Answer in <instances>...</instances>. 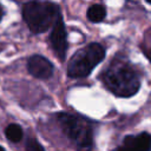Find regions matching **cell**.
Listing matches in <instances>:
<instances>
[{
  "label": "cell",
  "instance_id": "obj_8",
  "mask_svg": "<svg viewBox=\"0 0 151 151\" xmlns=\"http://www.w3.org/2000/svg\"><path fill=\"white\" fill-rule=\"evenodd\" d=\"M106 15V9L103 5L94 4L87 8L86 17L91 22H100Z\"/></svg>",
  "mask_w": 151,
  "mask_h": 151
},
{
  "label": "cell",
  "instance_id": "obj_9",
  "mask_svg": "<svg viewBox=\"0 0 151 151\" xmlns=\"http://www.w3.org/2000/svg\"><path fill=\"white\" fill-rule=\"evenodd\" d=\"M5 134L8 140L18 143L22 138V129L18 124H9L5 130Z\"/></svg>",
  "mask_w": 151,
  "mask_h": 151
},
{
  "label": "cell",
  "instance_id": "obj_6",
  "mask_svg": "<svg viewBox=\"0 0 151 151\" xmlns=\"http://www.w3.org/2000/svg\"><path fill=\"white\" fill-rule=\"evenodd\" d=\"M151 150V134L142 132L139 134L126 136L123 144L114 151H150Z\"/></svg>",
  "mask_w": 151,
  "mask_h": 151
},
{
  "label": "cell",
  "instance_id": "obj_2",
  "mask_svg": "<svg viewBox=\"0 0 151 151\" xmlns=\"http://www.w3.org/2000/svg\"><path fill=\"white\" fill-rule=\"evenodd\" d=\"M60 14L55 4L50 1H29L22 7V18L32 33L39 34L54 25Z\"/></svg>",
  "mask_w": 151,
  "mask_h": 151
},
{
  "label": "cell",
  "instance_id": "obj_13",
  "mask_svg": "<svg viewBox=\"0 0 151 151\" xmlns=\"http://www.w3.org/2000/svg\"><path fill=\"white\" fill-rule=\"evenodd\" d=\"M0 151H6V150H5V149H4V147L0 145Z\"/></svg>",
  "mask_w": 151,
  "mask_h": 151
},
{
  "label": "cell",
  "instance_id": "obj_7",
  "mask_svg": "<svg viewBox=\"0 0 151 151\" xmlns=\"http://www.w3.org/2000/svg\"><path fill=\"white\" fill-rule=\"evenodd\" d=\"M27 68H28V72L33 77L39 78V79H47L53 73L52 63L48 59H46L45 57L39 55V54L32 55L28 59Z\"/></svg>",
  "mask_w": 151,
  "mask_h": 151
},
{
  "label": "cell",
  "instance_id": "obj_5",
  "mask_svg": "<svg viewBox=\"0 0 151 151\" xmlns=\"http://www.w3.org/2000/svg\"><path fill=\"white\" fill-rule=\"evenodd\" d=\"M66 38L67 37H66V29H65V25L63 21V17H61V14H59L53 25L50 40H51L54 53L61 61L65 60V55H66V51H67V39Z\"/></svg>",
  "mask_w": 151,
  "mask_h": 151
},
{
  "label": "cell",
  "instance_id": "obj_10",
  "mask_svg": "<svg viewBox=\"0 0 151 151\" xmlns=\"http://www.w3.org/2000/svg\"><path fill=\"white\" fill-rule=\"evenodd\" d=\"M26 150L27 151H44L42 146L35 139H32V138H29L28 142L26 143Z\"/></svg>",
  "mask_w": 151,
  "mask_h": 151
},
{
  "label": "cell",
  "instance_id": "obj_4",
  "mask_svg": "<svg viewBox=\"0 0 151 151\" xmlns=\"http://www.w3.org/2000/svg\"><path fill=\"white\" fill-rule=\"evenodd\" d=\"M105 50L98 42H92L77 51L67 67V74L73 78H84L104 59Z\"/></svg>",
  "mask_w": 151,
  "mask_h": 151
},
{
  "label": "cell",
  "instance_id": "obj_1",
  "mask_svg": "<svg viewBox=\"0 0 151 151\" xmlns=\"http://www.w3.org/2000/svg\"><path fill=\"white\" fill-rule=\"evenodd\" d=\"M106 87L119 97H131L137 93L140 80L137 71L125 60L116 58L103 74Z\"/></svg>",
  "mask_w": 151,
  "mask_h": 151
},
{
  "label": "cell",
  "instance_id": "obj_12",
  "mask_svg": "<svg viewBox=\"0 0 151 151\" xmlns=\"http://www.w3.org/2000/svg\"><path fill=\"white\" fill-rule=\"evenodd\" d=\"M147 57H149V59L151 60V51H149V52H147Z\"/></svg>",
  "mask_w": 151,
  "mask_h": 151
},
{
  "label": "cell",
  "instance_id": "obj_3",
  "mask_svg": "<svg viewBox=\"0 0 151 151\" xmlns=\"http://www.w3.org/2000/svg\"><path fill=\"white\" fill-rule=\"evenodd\" d=\"M58 122L66 137L74 144L78 151H91L93 145L92 129L87 120L73 114L60 112Z\"/></svg>",
  "mask_w": 151,
  "mask_h": 151
},
{
  "label": "cell",
  "instance_id": "obj_11",
  "mask_svg": "<svg viewBox=\"0 0 151 151\" xmlns=\"http://www.w3.org/2000/svg\"><path fill=\"white\" fill-rule=\"evenodd\" d=\"M2 14H4V11H2V7H1V5H0V20H1V18H2Z\"/></svg>",
  "mask_w": 151,
  "mask_h": 151
},
{
  "label": "cell",
  "instance_id": "obj_14",
  "mask_svg": "<svg viewBox=\"0 0 151 151\" xmlns=\"http://www.w3.org/2000/svg\"><path fill=\"white\" fill-rule=\"evenodd\" d=\"M147 4H149V5H151V1H147Z\"/></svg>",
  "mask_w": 151,
  "mask_h": 151
}]
</instances>
